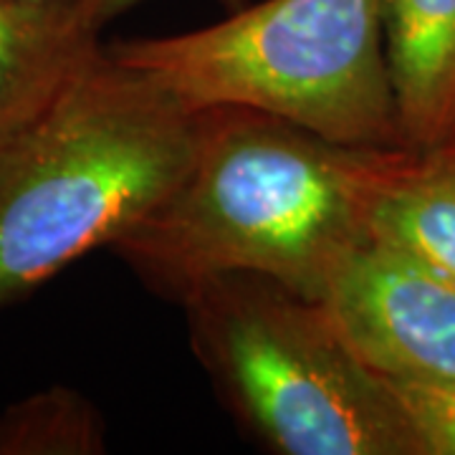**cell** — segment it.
<instances>
[{"instance_id":"obj_11","label":"cell","mask_w":455,"mask_h":455,"mask_svg":"<svg viewBox=\"0 0 455 455\" xmlns=\"http://www.w3.org/2000/svg\"><path fill=\"white\" fill-rule=\"evenodd\" d=\"M137 3H142V0H76V5L82 8V13L97 28H104L109 20H114L116 16H122L124 11H130L134 8ZM228 5H238L241 0H223Z\"/></svg>"},{"instance_id":"obj_6","label":"cell","mask_w":455,"mask_h":455,"mask_svg":"<svg viewBox=\"0 0 455 455\" xmlns=\"http://www.w3.org/2000/svg\"><path fill=\"white\" fill-rule=\"evenodd\" d=\"M76 0H0V142L104 53Z\"/></svg>"},{"instance_id":"obj_1","label":"cell","mask_w":455,"mask_h":455,"mask_svg":"<svg viewBox=\"0 0 455 455\" xmlns=\"http://www.w3.org/2000/svg\"><path fill=\"white\" fill-rule=\"evenodd\" d=\"M403 149L212 107L188 172L112 251L175 299L208 278L259 274L322 301L370 241L372 197Z\"/></svg>"},{"instance_id":"obj_7","label":"cell","mask_w":455,"mask_h":455,"mask_svg":"<svg viewBox=\"0 0 455 455\" xmlns=\"http://www.w3.org/2000/svg\"><path fill=\"white\" fill-rule=\"evenodd\" d=\"M385 56L403 147L455 142V0H385Z\"/></svg>"},{"instance_id":"obj_5","label":"cell","mask_w":455,"mask_h":455,"mask_svg":"<svg viewBox=\"0 0 455 455\" xmlns=\"http://www.w3.org/2000/svg\"><path fill=\"white\" fill-rule=\"evenodd\" d=\"M387 382L455 385V286L379 241L362 243L322 299Z\"/></svg>"},{"instance_id":"obj_9","label":"cell","mask_w":455,"mask_h":455,"mask_svg":"<svg viewBox=\"0 0 455 455\" xmlns=\"http://www.w3.org/2000/svg\"><path fill=\"white\" fill-rule=\"evenodd\" d=\"M104 448V418L74 387L53 385L0 412V455H97Z\"/></svg>"},{"instance_id":"obj_3","label":"cell","mask_w":455,"mask_h":455,"mask_svg":"<svg viewBox=\"0 0 455 455\" xmlns=\"http://www.w3.org/2000/svg\"><path fill=\"white\" fill-rule=\"evenodd\" d=\"M197 359L253 438L281 455H425L390 382L322 301L259 274L178 299Z\"/></svg>"},{"instance_id":"obj_12","label":"cell","mask_w":455,"mask_h":455,"mask_svg":"<svg viewBox=\"0 0 455 455\" xmlns=\"http://www.w3.org/2000/svg\"><path fill=\"white\" fill-rule=\"evenodd\" d=\"M28 3H49V0H28Z\"/></svg>"},{"instance_id":"obj_8","label":"cell","mask_w":455,"mask_h":455,"mask_svg":"<svg viewBox=\"0 0 455 455\" xmlns=\"http://www.w3.org/2000/svg\"><path fill=\"white\" fill-rule=\"evenodd\" d=\"M370 238L455 286V142L400 152L372 197Z\"/></svg>"},{"instance_id":"obj_4","label":"cell","mask_w":455,"mask_h":455,"mask_svg":"<svg viewBox=\"0 0 455 455\" xmlns=\"http://www.w3.org/2000/svg\"><path fill=\"white\" fill-rule=\"evenodd\" d=\"M382 11L385 0H263L107 51L196 109L243 107L341 145L403 147Z\"/></svg>"},{"instance_id":"obj_2","label":"cell","mask_w":455,"mask_h":455,"mask_svg":"<svg viewBox=\"0 0 455 455\" xmlns=\"http://www.w3.org/2000/svg\"><path fill=\"white\" fill-rule=\"evenodd\" d=\"M208 109L109 51L0 142V309L119 243L188 172Z\"/></svg>"},{"instance_id":"obj_10","label":"cell","mask_w":455,"mask_h":455,"mask_svg":"<svg viewBox=\"0 0 455 455\" xmlns=\"http://www.w3.org/2000/svg\"><path fill=\"white\" fill-rule=\"evenodd\" d=\"M425 455H455V385L390 382Z\"/></svg>"}]
</instances>
